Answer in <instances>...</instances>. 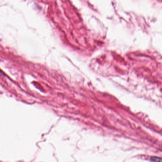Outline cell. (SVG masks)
<instances>
[{
	"label": "cell",
	"mask_w": 162,
	"mask_h": 162,
	"mask_svg": "<svg viewBox=\"0 0 162 162\" xmlns=\"http://www.w3.org/2000/svg\"><path fill=\"white\" fill-rule=\"evenodd\" d=\"M150 160L153 162H162V158L158 156H153L150 157Z\"/></svg>",
	"instance_id": "6da1fadb"
}]
</instances>
